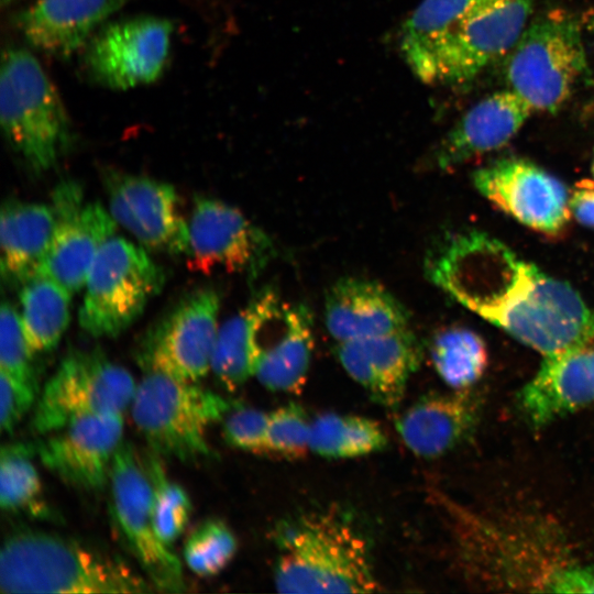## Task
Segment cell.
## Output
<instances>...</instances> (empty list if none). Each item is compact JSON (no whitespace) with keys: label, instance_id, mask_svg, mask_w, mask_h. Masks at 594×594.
I'll use <instances>...</instances> for the list:
<instances>
[{"label":"cell","instance_id":"2e32d148","mask_svg":"<svg viewBox=\"0 0 594 594\" xmlns=\"http://www.w3.org/2000/svg\"><path fill=\"white\" fill-rule=\"evenodd\" d=\"M476 189L520 223L542 233L557 234L570 218L564 185L521 158H501L476 169Z\"/></svg>","mask_w":594,"mask_h":594},{"label":"cell","instance_id":"4dcf8cb0","mask_svg":"<svg viewBox=\"0 0 594 594\" xmlns=\"http://www.w3.org/2000/svg\"><path fill=\"white\" fill-rule=\"evenodd\" d=\"M36 446L26 442L3 444L0 451V506L8 513L48 515L42 499V482L33 457Z\"/></svg>","mask_w":594,"mask_h":594},{"label":"cell","instance_id":"74e56055","mask_svg":"<svg viewBox=\"0 0 594 594\" xmlns=\"http://www.w3.org/2000/svg\"><path fill=\"white\" fill-rule=\"evenodd\" d=\"M569 207L579 222L594 227V183H579L569 199Z\"/></svg>","mask_w":594,"mask_h":594},{"label":"cell","instance_id":"e575fe53","mask_svg":"<svg viewBox=\"0 0 594 594\" xmlns=\"http://www.w3.org/2000/svg\"><path fill=\"white\" fill-rule=\"evenodd\" d=\"M34 351L24 334L20 314L9 301L0 309V370L36 386Z\"/></svg>","mask_w":594,"mask_h":594},{"label":"cell","instance_id":"d4e9b609","mask_svg":"<svg viewBox=\"0 0 594 594\" xmlns=\"http://www.w3.org/2000/svg\"><path fill=\"white\" fill-rule=\"evenodd\" d=\"M56 227L52 206L7 199L0 212L1 274L22 286L38 273Z\"/></svg>","mask_w":594,"mask_h":594},{"label":"cell","instance_id":"3957f363","mask_svg":"<svg viewBox=\"0 0 594 594\" xmlns=\"http://www.w3.org/2000/svg\"><path fill=\"white\" fill-rule=\"evenodd\" d=\"M276 541L274 583L280 593L381 590L365 539L333 514H310L284 524Z\"/></svg>","mask_w":594,"mask_h":594},{"label":"cell","instance_id":"cb8c5ba5","mask_svg":"<svg viewBox=\"0 0 594 594\" xmlns=\"http://www.w3.org/2000/svg\"><path fill=\"white\" fill-rule=\"evenodd\" d=\"M125 0H36L20 16V29L35 48L66 57Z\"/></svg>","mask_w":594,"mask_h":594},{"label":"cell","instance_id":"8d00e7d4","mask_svg":"<svg viewBox=\"0 0 594 594\" xmlns=\"http://www.w3.org/2000/svg\"><path fill=\"white\" fill-rule=\"evenodd\" d=\"M36 386L0 370V427L10 433L36 403Z\"/></svg>","mask_w":594,"mask_h":594},{"label":"cell","instance_id":"e0dca14e","mask_svg":"<svg viewBox=\"0 0 594 594\" xmlns=\"http://www.w3.org/2000/svg\"><path fill=\"white\" fill-rule=\"evenodd\" d=\"M122 435L123 414L82 417L45 435L36 446V454L66 484L87 492L100 491L109 482Z\"/></svg>","mask_w":594,"mask_h":594},{"label":"cell","instance_id":"d6986e66","mask_svg":"<svg viewBox=\"0 0 594 594\" xmlns=\"http://www.w3.org/2000/svg\"><path fill=\"white\" fill-rule=\"evenodd\" d=\"M517 404L535 429L594 406V339L543 356L520 388Z\"/></svg>","mask_w":594,"mask_h":594},{"label":"cell","instance_id":"4fadbf2b","mask_svg":"<svg viewBox=\"0 0 594 594\" xmlns=\"http://www.w3.org/2000/svg\"><path fill=\"white\" fill-rule=\"evenodd\" d=\"M51 206L56 227L37 275L74 294L85 286L98 252L114 235L117 222L99 202L84 205L81 188L72 180L54 189Z\"/></svg>","mask_w":594,"mask_h":594},{"label":"cell","instance_id":"8992f818","mask_svg":"<svg viewBox=\"0 0 594 594\" xmlns=\"http://www.w3.org/2000/svg\"><path fill=\"white\" fill-rule=\"evenodd\" d=\"M581 24L570 12L553 9L532 19L509 53V89L532 111L554 112L586 69Z\"/></svg>","mask_w":594,"mask_h":594},{"label":"cell","instance_id":"30bf717a","mask_svg":"<svg viewBox=\"0 0 594 594\" xmlns=\"http://www.w3.org/2000/svg\"><path fill=\"white\" fill-rule=\"evenodd\" d=\"M220 295L197 288L174 305L144 334L138 361L145 372L197 382L211 369L218 336Z\"/></svg>","mask_w":594,"mask_h":594},{"label":"cell","instance_id":"603a6c76","mask_svg":"<svg viewBox=\"0 0 594 594\" xmlns=\"http://www.w3.org/2000/svg\"><path fill=\"white\" fill-rule=\"evenodd\" d=\"M409 319L406 307L375 280L343 277L326 295L324 323L337 342L400 330Z\"/></svg>","mask_w":594,"mask_h":594},{"label":"cell","instance_id":"484cf974","mask_svg":"<svg viewBox=\"0 0 594 594\" xmlns=\"http://www.w3.org/2000/svg\"><path fill=\"white\" fill-rule=\"evenodd\" d=\"M263 311L264 289H261L242 310L219 328L211 370L227 389L234 391L255 375L260 356L257 334Z\"/></svg>","mask_w":594,"mask_h":594},{"label":"cell","instance_id":"5b68a950","mask_svg":"<svg viewBox=\"0 0 594 594\" xmlns=\"http://www.w3.org/2000/svg\"><path fill=\"white\" fill-rule=\"evenodd\" d=\"M160 372H145L131 403L133 420L158 457L193 461L210 454L207 430L231 403L207 388Z\"/></svg>","mask_w":594,"mask_h":594},{"label":"cell","instance_id":"1f68e13d","mask_svg":"<svg viewBox=\"0 0 594 594\" xmlns=\"http://www.w3.org/2000/svg\"><path fill=\"white\" fill-rule=\"evenodd\" d=\"M160 458L151 452L143 461L152 484L155 531L170 547L187 526L193 506L186 491L168 477Z\"/></svg>","mask_w":594,"mask_h":594},{"label":"cell","instance_id":"7a4b0ae2","mask_svg":"<svg viewBox=\"0 0 594 594\" xmlns=\"http://www.w3.org/2000/svg\"><path fill=\"white\" fill-rule=\"evenodd\" d=\"M2 593H147L153 584L124 561L56 535L20 530L0 552Z\"/></svg>","mask_w":594,"mask_h":594},{"label":"cell","instance_id":"ba28073f","mask_svg":"<svg viewBox=\"0 0 594 594\" xmlns=\"http://www.w3.org/2000/svg\"><path fill=\"white\" fill-rule=\"evenodd\" d=\"M135 388L133 376L99 349L72 351L44 385L32 428L45 436L78 418L123 414Z\"/></svg>","mask_w":594,"mask_h":594},{"label":"cell","instance_id":"7402d4cb","mask_svg":"<svg viewBox=\"0 0 594 594\" xmlns=\"http://www.w3.org/2000/svg\"><path fill=\"white\" fill-rule=\"evenodd\" d=\"M481 403L471 388L425 395L397 418L396 429L415 455L439 458L472 435L480 419Z\"/></svg>","mask_w":594,"mask_h":594},{"label":"cell","instance_id":"f546056e","mask_svg":"<svg viewBox=\"0 0 594 594\" xmlns=\"http://www.w3.org/2000/svg\"><path fill=\"white\" fill-rule=\"evenodd\" d=\"M430 356L438 375L455 391L472 388L488 362L483 339L462 327L439 331L431 341Z\"/></svg>","mask_w":594,"mask_h":594},{"label":"cell","instance_id":"44dd1931","mask_svg":"<svg viewBox=\"0 0 594 594\" xmlns=\"http://www.w3.org/2000/svg\"><path fill=\"white\" fill-rule=\"evenodd\" d=\"M531 113L532 109L513 90L492 94L458 120L436 147L431 162L440 169H448L501 148Z\"/></svg>","mask_w":594,"mask_h":594},{"label":"cell","instance_id":"7c38bea8","mask_svg":"<svg viewBox=\"0 0 594 594\" xmlns=\"http://www.w3.org/2000/svg\"><path fill=\"white\" fill-rule=\"evenodd\" d=\"M188 234V266L204 274L219 268L255 279L275 254L262 229L238 208L215 198H195Z\"/></svg>","mask_w":594,"mask_h":594},{"label":"cell","instance_id":"ac0fdd59","mask_svg":"<svg viewBox=\"0 0 594 594\" xmlns=\"http://www.w3.org/2000/svg\"><path fill=\"white\" fill-rule=\"evenodd\" d=\"M257 339L260 356L254 376L270 391L298 393L306 383L314 350L309 309L285 301L265 287Z\"/></svg>","mask_w":594,"mask_h":594},{"label":"cell","instance_id":"83f0119b","mask_svg":"<svg viewBox=\"0 0 594 594\" xmlns=\"http://www.w3.org/2000/svg\"><path fill=\"white\" fill-rule=\"evenodd\" d=\"M72 293L54 279L36 275L20 292L21 323L34 353L53 350L66 331Z\"/></svg>","mask_w":594,"mask_h":594},{"label":"cell","instance_id":"f35d334b","mask_svg":"<svg viewBox=\"0 0 594 594\" xmlns=\"http://www.w3.org/2000/svg\"><path fill=\"white\" fill-rule=\"evenodd\" d=\"M586 25H587L588 31L592 33V35L594 37V13L588 15V18L586 20Z\"/></svg>","mask_w":594,"mask_h":594},{"label":"cell","instance_id":"836d02e7","mask_svg":"<svg viewBox=\"0 0 594 594\" xmlns=\"http://www.w3.org/2000/svg\"><path fill=\"white\" fill-rule=\"evenodd\" d=\"M309 421L305 410L289 403L268 414L265 453L298 459L310 451Z\"/></svg>","mask_w":594,"mask_h":594},{"label":"cell","instance_id":"52a82bcc","mask_svg":"<svg viewBox=\"0 0 594 594\" xmlns=\"http://www.w3.org/2000/svg\"><path fill=\"white\" fill-rule=\"evenodd\" d=\"M164 282L163 270L142 246L113 235L88 273L80 327L96 338L119 336L138 320Z\"/></svg>","mask_w":594,"mask_h":594},{"label":"cell","instance_id":"6da1fadb","mask_svg":"<svg viewBox=\"0 0 594 594\" xmlns=\"http://www.w3.org/2000/svg\"><path fill=\"white\" fill-rule=\"evenodd\" d=\"M425 268L459 304L543 356L594 339V310L570 285L484 232L447 238Z\"/></svg>","mask_w":594,"mask_h":594},{"label":"cell","instance_id":"d6a6232c","mask_svg":"<svg viewBox=\"0 0 594 594\" xmlns=\"http://www.w3.org/2000/svg\"><path fill=\"white\" fill-rule=\"evenodd\" d=\"M238 541L233 531L220 519L201 522L186 539L184 559L199 576L221 572L233 559Z\"/></svg>","mask_w":594,"mask_h":594},{"label":"cell","instance_id":"f1b7e54d","mask_svg":"<svg viewBox=\"0 0 594 594\" xmlns=\"http://www.w3.org/2000/svg\"><path fill=\"white\" fill-rule=\"evenodd\" d=\"M386 444L380 424L366 417L328 413L311 421L310 451L323 458L362 457Z\"/></svg>","mask_w":594,"mask_h":594},{"label":"cell","instance_id":"ffe728a7","mask_svg":"<svg viewBox=\"0 0 594 594\" xmlns=\"http://www.w3.org/2000/svg\"><path fill=\"white\" fill-rule=\"evenodd\" d=\"M336 355L346 374L380 405L393 409L418 369L421 346L407 327L366 339L337 342Z\"/></svg>","mask_w":594,"mask_h":594},{"label":"cell","instance_id":"4316f807","mask_svg":"<svg viewBox=\"0 0 594 594\" xmlns=\"http://www.w3.org/2000/svg\"><path fill=\"white\" fill-rule=\"evenodd\" d=\"M486 0H422L399 33V50L416 75L441 42Z\"/></svg>","mask_w":594,"mask_h":594},{"label":"cell","instance_id":"8fae6325","mask_svg":"<svg viewBox=\"0 0 594 594\" xmlns=\"http://www.w3.org/2000/svg\"><path fill=\"white\" fill-rule=\"evenodd\" d=\"M108 483L116 522L147 580L155 590L184 592L182 563L155 531L152 484L144 461L130 443L118 449Z\"/></svg>","mask_w":594,"mask_h":594},{"label":"cell","instance_id":"277c9868","mask_svg":"<svg viewBox=\"0 0 594 594\" xmlns=\"http://www.w3.org/2000/svg\"><path fill=\"white\" fill-rule=\"evenodd\" d=\"M0 120L10 146L35 173L53 167L70 143L61 97L34 55L10 47L2 54Z\"/></svg>","mask_w":594,"mask_h":594},{"label":"cell","instance_id":"5bb4252c","mask_svg":"<svg viewBox=\"0 0 594 594\" xmlns=\"http://www.w3.org/2000/svg\"><path fill=\"white\" fill-rule=\"evenodd\" d=\"M102 182L110 215L143 248L168 255L187 253L188 223L172 185L116 169L105 170Z\"/></svg>","mask_w":594,"mask_h":594},{"label":"cell","instance_id":"9c48e42d","mask_svg":"<svg viewBox=\"0 0 594 594\" xmlns=\"http://www.w3.org/2000/svg\"><path fill=\"white\" fill-rule=\"evenodd\" d=\"M532 0H486L441 42L415 75L425 84L459 86L508 55L525 31Z\"/></svg>","mask_w":594,"mask_h":594},{"label":"cell","instance_id":"9a60e30c","mask_svg":"<svg viewBox=\"0 0 594 594\" xmlns=\"http://www.w3.org/2000/svg\"><path fill=\"white\" fill-rule=\"evenodd\" d=\"M172 34V24L157 16L110 24L89 46L88 69L96 81L116 90L151 84L165 68Z\"/></svg>","mask_w":594,"mask_h":594},{"label":"cell","instance_id":"d590c367","mask_svg":"<svg viewBox=\"0 0 594 594\" xmlns=\"http://www.w3.org/2000/svg\"><path fill=\"white\" fill-rule=\"evenodd\" d=\"M268 414L250 407H232L222 419L226 441L243 451L265 453Z\"/></svg>","mask_w":594,"mask_h":594}]
</instances>
